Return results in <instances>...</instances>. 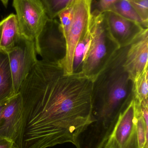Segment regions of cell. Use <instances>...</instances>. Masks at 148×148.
<instances>
[{
    "label": "cell",
    "instance_id": "obj_1",
    "mask_svg": "<svg viewBox=\"0 0 148 148\" xmlns=\"http://www.w3.org/2000/svg\"><path fill=\"white\" fill-rule=\"evenodd\" d=\"M93 80L67 75L61 64L38 60L19 90L23 110L15 148H48L67 143L91 121Z\"/></svg>",
    "mask_w": 148,
    "mask_h": 148
},
{
    "label": "cell",
    "instance_id": "obj_2",
    "mask_svg": "<svg viewBox=\"0 0 148 148\" xmlns=\"http://www.w3.org/2000/svg\"><path fill=\"white\" fill-rule=\"evenodd\" d=\"M130 45L118 49L93 79L91 121L77 136L76 148H103L134 99V82L124 66Z\"/></svg>",
    "mask_w": 148,
    "mask_h": 148
},
{
    "label": "cell",
    "instance_id": "obj_3",
    "mask_svg": "<svg viewBox=\"0 0 148 148\" xmlns=\"http://www.w3.org/2000/svg\"><path fill=\"white\" fill-rule=\"evenodd\" d=\"M89 30L91 42L81 73L93 80L120 47L109 33L105 13L92 16Z\"/></svg>",
    "mask_w": 148,
    "mask_h": 148
},
{
    "label": "cell",
    "instance_id": "obj_4",
    "mask_svg": "<svg viewBox=\"0 0 148 148\" xmlns=\"http://www.w3.org/2000/svg\"><path fill=\"white\" fill-rule=\"evenodd\" d=\"M34 41L36 53L42 60L62 66L67 54V42L59 21L48 18Z\"/></svg>",
    "mask_w": 148,
    "mask_h": 148
},
{
    "label": "cell",
    "instance_id": "obj_5",
    "mask_svg": "<svg viewBox=\"0 0 148 148\" xmlns=\"http://www.w3.org/2000/svg\"><path fill=\"white\" fill-rule=\"evenodd\" d=\"M92 0H75L73 6V17L70 26L65 35L67 54L62 64L67 75L73 74L74 52L78 42L88 32L91 16Z\"/></svg>",
    "mask_w": 148,
    "mask_h": 148
},
{
    "label": "cell",
    "instance_id": "obj_6",
    "mask_svg": "<svg viewBox=\"0 0 148 148\" xmlns=\"http://www.w3.org/2000/svg\"><path fill=\"white\" fill-rule=\"evenodd\" d=\"M13 7L20 36L35 41L48 19L41 0H13Z\"/></svg>",
    "mask_w": 148,
    "mask_h": 148
},
{
    "label": "cell",
    "instance_id": "obj_7",
    "mask_svg": "<svg viewBox=\"0 0 148 148\" xmlns=\"http://www.w3.org/2000/svg\"><path fill=\"white\" fill-rule=\"evenodd\" d=\"M13 78L15 95L38 60L34 40L20 37L14 47L7 53Z\"/></svg>",
    "mask_w": 148,
    "mask_h": 148
},
{
    "label": "cell",
    "instance_id": "obj_8",
    "mask_svg": "<svg viewBox=\"0 0 148 148\" xmlns=\"http://www.w3.org/2000/svg\"><path fill=\"white\" fill-rule=\"evenodd\" d=\"M103 148H140L135 115V100L122 112Z\"/></svg>",
    "mask_w": 148,
    "mask_h": 148
},
{
    "label": "cell",
    "instance_id": "obj_9",
    "mask_svg": "<svg viewBox=\"0 0 148 148\" xmlns=\"http://www.w3.org/2000/svg\"><path fill=\"white\" fill-rule=\"evenodd\" d=\"M23 110L19 93L6 101L0 118V137L12 141L14 148L21 136Z\"/></svg>",
    "mask_w": 148,
    "mask_h": 148
},
{
    "label": "cell",
    "instance_id": "obj_10",
    "mask_svg": "<svg viewBox=\"0 0 148 148\" xmlns=\"http://www.w3.org/2000/svg\"><path fill=\"white\" fill-rule=\"evenodd\" d=\"M105 16L109 33L120 48L130 45L148 29L112 11L105 13Z\"/></svg>",
    "mask_w": 148,
    "mask_h": 148
},
{
    "label": "cell",
    "instance_id": "obj_11",
    "mask_svg": "<svg viewBox=\"0 0 148 148\" xmlns=\"http://www.w3.org/2000/svg\"><path fill=\"white\" fill-rule=\"evenodd\" d=\"M148 29H145L130 44L124 66L133 82L148 68Z\"/></svg>",
    "mask_w": 148,
    "mask_h": 148
},
{
    "label": "cell",
    "instance_id": "obj_12",
    "mask_svg": "<svg viewBox=\"0 0 148 148\" xmlns=\"http://www.w3.org/2000/svg\"><path fill=\"white\" fill-rule=\"evenodd\" d=\"M20 37L16 14H10L0 21V51L8 53L15 47Z\"/></svg>",
    "mask_w": 148,
    "mask_h": 148
},
{
    "label": "cell",
    "instance_id": "obj_13",
    "mask_svg": "<svg viewBox=\"0 0 148 148\" xmlns=\"http://www.w3.org/2000/svg\"><path fill=\"white\" fill-rule=\"evenodd\" d=\"M15 95L8 54L0 51V103L5 102Z\"/></svg>",
    "mask_w": 148,
    "mask_h": 148
},
{
    "label": "cell",
    "instance_id": "obj_14",
    "mask_svg": "<svg viewBox=\"0 0 148 148\" xmlns=\"http://www.w3.org/2000/svg\"><path fill=\"white\" fill-rule=\"evenodd\" d=\"M91 42L90 30L78 42L74 52L73 73H81L84 58L87 53Z\"/></svg>",
    "mask_w": 148,
    "mask_h": 148
},
{
    "label": "cell",
    "instance_id": "obj_15",
    "mask_svg": "<svg viewBox=\"0 0 148 148\" xmlns=\"http://www.w3.org/2000/svg\"><path fill=\"white\" fill-rule=\"evenodd\" d=\"M117 14L140 24L145 28H148V24L143 21L134 7L127 0H119L109 10Z\"/></svg>",
    "mask_w": 148,
    "mask_h": 148
},
{
    "label": "cell",
    "instance_id": "obj_16",
    "mask_svg": "<svg viewBox=\"0 0 148 148\" xmlns=\"http://www.w3.org/2000/svg\"><path fill=\"white\" fill-rule=\"evenodd\" d=\"M135 100L136 129L140 147L148 148V123L145 122L142 116L140 103Z\"/></svg>",
    "mask_w": 148,
    "mask_h": 148
},
{
    "label": "cell",
    "instance_id": "obj_17",
    "mask_svg": "<svg viewBox=\"0 0 148 148\" xmlns=\"http://www.w3.org/2000/svg\"><path fill=\"white\" fill-rule=\"evenodd\" d=\"M148 68L134 82V98L139 103L147 101L148 93Z\"/></svg>",
    "mask_w": 148,
    "mask_h": 148
},
{
    "label": "cell",
    "instance_id": "obj_18",
    "mask_svg": "<svg viewBox=\"0 0 148 148\" xmlns=\"http://www.w3.org/2000/svg\"><path fill=\"white\" fill-rule=\"evenodd\" d=\"M48 17L55 19L63 10L71 5L75 0H41Z\"/></svg>",
    "mask_w": 148,
    "mask_h": 148
},
{
    "label": "cell",
    "instance_id": "obj_19",
    "mask_svg": "<svg viewBox=\"0 0 148 148\" xmlns=\"http://www.w3.org/2000/svg\"><path fill=\"white\" fill-rule=\"evenodd\" d=\"M119 0H92V16H98L109 11L113 5Z\"/></svg>",
    "mask_w": 148,
    "mask_h": 148
},
{
    "label": "cell",
    "instance_id": "obj_20",
    "mask_svg": "<svg viewBox=\"0 0 148 148\" xmlns=\"http://www.w3.org/2000/svg\"><path fill=\"white\" fill-rule=\"evenodd\" d=\"M74 2L69 7L62 11L57 16L59 18V21L63 30L64 36L67 32L72 21Z\"/></svg>",
    "mask_w": 148,
    "mask_h": 148
},
{
    "label": "cell",
    "instance_id": "obj_21",
    "mask_svg": "<svg viewBox=\"0 0 148 148\" xmlns=\"http://www.w3.org/2000/svg\"><path fill=\"white\" fill-rule=\"evenodd\" d=\"M134 7L142 19L148 24V0H127Z\"/></svg>",
    "mask_w": 148,
    "mask_h": 148
},
{
    "label": "cell",
    "instance_id": "obj_22",
    "mask_svg": "<svg viewBox=\"0 0 148 148\" xmlns=\"http://www.w3.org/2000/svg\"><path fill=\"white\" fill-rule=\"evenodd\" d=\"M0 148H14V144L10 140L0 137Z\"/></svg>",
    "mask_w": 148,
    "mask_h": 148
},
{
    "label": "cell",
    "instance_id": "obj_23",
    "mask_svg": "<svg viewBox=\"0 0 148 148\" xmlns=\"http://www.w3.org/2000/svg\"><path fill=\"white\" fill-rule=\"evenodd\" d=\"M5 102L0 103V118H1V115L2 112L4 108V105H5Z\"/></svg>",
    "mask_w": 148,
    "mask_h": 148
},
{
    "label": "cell",
    "instance_id": "obj_24",
    "mask_svg": "<svg viewBox=\"0 0 148 148\" xmlns=\"http://www.w3.org/2000/svg\"><path fill=\"white\" fill-rule=\"evenodd\" d=\"M5 7H7L8 3L9 0H0Z\"/></svg>",
    "mask_w": 148,
    "mask_h": 148
}]
</instances>
